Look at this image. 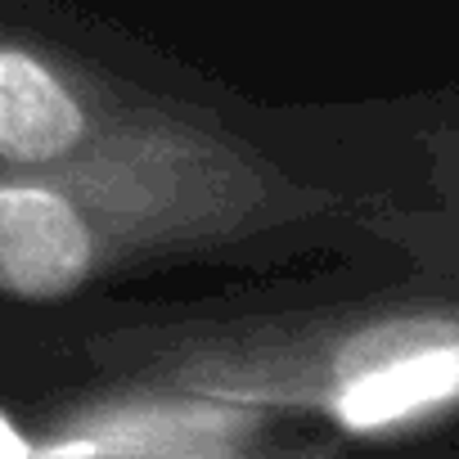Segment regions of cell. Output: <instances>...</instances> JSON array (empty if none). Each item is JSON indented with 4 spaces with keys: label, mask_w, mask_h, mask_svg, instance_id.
<instances>
[{
    "label": "cell",
    "mask_w": 459,
    "mask_h": 459,
    "mask_svg": "<svg viewBox=\"0 0 459 459\" xmlns=\"http://www.w3.org/2000/svg\"><path fill=\"white\" fill-rule=\"evenodd\" d=\"M95 266L82 207L46 180H0V289L14 298H68Z\"/></svg>",
    "instance_id": "1"
},
{
    "label": "cell",
    "mask_w": 459,
    "mask_h": 459,
    "mask_svg": "<svg viewBox=\"0 0 459 459\" xmlns=\"http://www.w3.org/2000/svg\"><path fill=\"white\" fill-rule=\"evenodd\" d=\"M86 140L82 95L37 55L0 46V162L50 167Z\"/></svg>",
    "instance_id": "2"
},
{
    "label": "cell",
    "mask_w": 459,
    "mask_h": 459,
    "mask_svg": "<svg viewBox=\"0 0 459 459\" xmlns=\"http://www.w3.org/2000/svg\"><path fill=\"white\" fill-rule=\"evenodd\" d=\"M459 392V347H419L383 360L342 387V419L351 428H383Z\"/></svg>",
    "instance_id": "3"
},
{
    "label": "cell",
    "mask_w": 459,
    "mask_h": 459,
    "mask_svg": "<svg viewBox=\"0 0 459 459\" xmlns=\"http://www.w3.org/2000/svg\"><path fill=\"white\" fill-rule=\"evenodd\" d=\"M23 450H28V441L14 432V423L5 414H0V455H23Z\"/></svg>",
    "instance_id": "4"
}]
</instances>
